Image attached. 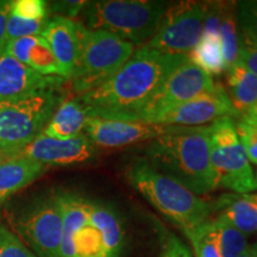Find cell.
Listing matches in <instances>:
<instances>
[{
	"mask_svg": "<svg viewBox=\"0 0 257 257\" xmlns=\"http://www.w3.org/2000/svg\"><path fill=\"white\" fill-rule=\"evenodd\" d=\"M41 36L49 43L62 69L63 78L72 79L78 61V23L62 16H55L48 21Z\"/></svg>",
	"mask_w": 257,
	"mask_h": 257,
	"instance_id": "2e32d148",
	"label": "cell"
},
{
	"mask_svg": "<svg viewBox=\"0 0 257 257\" xmlns=\"http://www.w3.org/2000/svg\"><path fill=\"white\" fill-rule=\"evenodd\" d=\"M46 166L18 154H0V206L40 178Z\"/></svg>",
	"mask_w": 257,
	"mask_h": 257,
	"instance_id": "ac0fdd59",
	"label": "cell"
},
{
	"mask_svg": "<svg viewBox=\"0 0 257 257\" xmlns=\"http://www.w3.org/2000/svg\"><path fill=\"white\" fill-rule=\"evenodd\" d=\"M211 165L217 188L224 187L239 194L257 189L252 168L231 117L211 124Z\"/></svg>",
	"mask_w": 257,
	"mask_h": 257,
	"instance_id": "52a82bcc",
	"label": "cell"
},
{
	"mask_svg": "<svg viewBox=\"0 0 257 257\" xmlns=\"http://www.w3.org/2000/svg\"><path fill=\"white\" fill-rule=\"evenodd\" d=\"M236 4L242 46L257 47V0H244Z\"/></svg>",
	"mask_w": 257,
	"mask_h": 257,
	"instance_id": "4316f807",
	"label": "cell"
},
{
	"mask_svg": "<svg viewBox=\"0 0 257 257\" xmlns=\"http://www.w3.org/2000/svg\"><path fill=\"white\" fill-rule=\"evenodd\" d=\"M5 54L15 57L42 75L63 78L62 69L44 37L29 36L9 42Z\"/></svg>",
	"mask_w": 257,
	"mask_h": 257,
	"instance_id": "e0dca14e",
	"label": "cell"
},
{
	"mask_svg": "<svg viewBox=\"0 0 257 257\" xmlns=\"http://www.w3.org/2000/svg\"><path fill=\"white\" fill-rule=\"evenodd\" d=\"M240 118H248V119H251V120L256 121V123H257V104L253 106V107L248 112V113H246L245 115H243V117H240Z\"/></svg>",
	"mask_w": 257,
	"mask_h": 257,
	"instance_id": "8d00e7d4",
	"label": "cell"
},
{
	"mask_svg": "<svg viewBox=\"0 0 257 257\" xmlns=\"http://www.w3.org/2000/svg\"><path fill=\"white\" fill-rule=\"evenodd\" d=\"M12 2H0V56L5 54L6 44V27H8V19L11 14Z\"/></svg>",
	"mask_w": 257,
	"mask_h": 257,
	"instance_id": "836d02e7",
	"label": "cell"
},
{
	"mask_svg": "<svg viewBox=\"0 0 257 257\" xmlns=\"http://www.w3.org/2000/svg\"><path fill=\"white\" fill-rule=\"evenodd\" d=\"M236 117H243L257 104V76L240 62L226 70V89Z\"/></svg>",
	"mask_w": 257,
	"mask_h": 257,
	"instance_id": "ffe728a7",
	"label": "cell"
},
{
	"mask_svg": "<svg viewBox=\"0 0 257 257\" xmlns=\"http://www.w3.org/2000/svg\"><path fill=\"white\" fill-rule=\"evenodd\" d=\"M238 257H257V244L246 246V249Z\"/></svg>",
	"mask_w": 257,
	"mask_h": 257,
	"instance_id": "d590c367",
	"label": "cell"
},
{
	"mask_svg": "<svg viewBox=\"0 0 257 257\" xmlns=\"http://www.w3.org/2000/svg\"><path fill=\"white\" fill-rule=\"evenodd\" d=\"M207 3L185 2L167 9L148 46L170 55H188L204 30Z\"/></svg>",
	"mask_w": 257,
	"mask_h": 257,
	"instance_id": "30bf717a",
	"label": "cell"
},
{
	"mask_svg": "<svg viewBox=\"0 0 257 257\" xmlns=\"http://www.w3.org/2000/svg\"><path fill=\"white\" fill-rule=\"evenodd\" d=\"M42 165H73L85 162L94 155V146L86 135L56 140L41 134L34 141L16 153Z\"/></svg>",
	"mask_w": 257,
	"mask_h": 257,
	"instance_id": "5bb4252c",
	"label": "cell"
},
{
	"mask_svg": "<svg viewBox=\"0 0 257 257\" xmlns=\"http://www.w3.org/2000/svg\"><path fill=\"white\" fill-rule=\"evenodd\" d=\"M144 159L194 194H207L217 189L211 165V124L169 126L146 147Z\"/></svg>",
	"mask_w": 257,
	"mask_h": 257,
	"instance_id": "7a4b0ae2",
	"label": "cell"
},
{
	"mask_svg": "<svg viewBox=\"0 0 257 257\" xmlns=\"http://www.w3.org/2000/svg\"><path fill=\"white\" fill-rule=\"evenodd\" d=\"M22 242L29 244L38 257H60L62 239V210L57 194L37 198L14 220Z\"/></svg>",
	"mask_w": 257,
	"mask_h": 257,
	"instance_id": "ba28073f",
	"label": "cell"
},
{
	"mask_svg": "<svg viewBox=\"0 0 257 257\" xmlns=\"http://www.w3.org/2000/svg\"><path fill=\"white\" fill-rule=\"evenodd\" d=\"M187 59L143 44L117 73L100 86L80 96L89 115L135 120L169 74Z\"/></svg>",
	"mask_w": 257,
	"mask_h": 257,
	"instance_id": "6da1fadb",
	"label": "cell"
},
{
	"mask_svg": "<svg viewBox=\"0 0 257 257\" xmlns=\"http://www.w3.org/2000/svg\"><path fill=\"white\" fill-rule=\"evenodd\" d=\"M63 230L60 257H110L98 227L89 220L91 200L60 193Z\"/></svg>",
	"mask_w": 257,
	"mask_h": 257,
	"instance_id": "9c48e42d",
	"label": "cell"
},
{
	"mask_svg": "<svg viewBox=\"0 0 257 257\" xmlns=\"http://www.w3.org/2000/svg\"><path fill=\"white\" fill-rule=\"evenodd\" d=\"M62 81L63 78L60 76L42 75L9 54L0 56V101L57 89Z\"/></svg>",
	"mask_w": 257,
	"mask_h": 257,
	"instance_id": "9a60e30c",
	"label": "cell"
},
{
	"mask_svg": "<svg viewBox=\"0 0 257 257\" xmlns=\"http://www.w3.org/2000/svg\"><path fill=\"white\" fill-rule=\"evenodd\" d=\"M255 179H256V185H257V175H256V178H255Z\"/></svg>",
	"mask_w": 257,
	"mask_h": 257,
	"instance_id": "74e56055",
	"label": "cell"
},
{
	"mask_svg": "<svg viewBox=\"0 0 257 257\" xmlns=\"http://www.w3.org/2000/svg\"><path fill=\"white\" fill-rule=\"evenodd\" d=\"M219 35L221 48H223L225 72H226L234 64L238 63L240 48H242L234 3H232V4L231 3H223Z\"/></svg>",
	"mask_w": 257,
	"mask_h": 257,
	"instance_id": "cb8c5ba5",
	"label": "cell"
},
{
	"mask_svg": "<svg viewBox=\"0 0 257 257\" xmlns=\"http://www.w3.org/2000/svg\"><path fill=\"white\" fill-rule=\"evenodd\" d=\"M86 4H87L86 2H59L54 3L51 8L59 14L57 16H62V17L70 19L78 16Z\"/></svg>",
	"mask_w": 257,
	"mask_h": 257,
	"instance_id": "d6a6232c",
	"label": "cell"
},
{
	"mask_svg": "<svg viewBox=\"0 0 257 257\" xmlns=\"http://www.w3.org/2000/svg\"><path fill=\"white\" fill-rule=\"evenodd\" d=\"M125 178L161 213L181 226L182 231L208 220L211 204L137 157L128 163Z\"/></svg>",
	"mask_w": 257,
	"mask_h": 257,
	"instance_id": "3957f363",
	"label": "cell"
},
{
	"mask_svg": "<svg viewBox=\"0 0 257 257\" xmlns=\"http://www.w3.org/2000/svg\"><path fill=\"white\" fill-rule=\"evenodd\" d=\"M214 85L216 83L211 76L193 64L187 57L169 74L135 120L152 124L153 120L163 112L210 91Z\"/></svg>",
	"mask_w": 257,
	"mask_h": 257,
	"instance_id": "8fae6325",
	"label": "cell"
},
{
	"mask_svg": "<svg viewBox=\"0 0 257 257\" xmlns=\"http://www.w3.org/2000/svg\"><path fill=\"white\" fill-rule=\"evenodd\" d=\"M11 15L29 21L48 19V3L43 0H16L12 2Z\"/></svg>",
	"mask_w": 257,
	"mask_h": 257,
	"instance_id": "4dcf8cb0",
	"label": "cell"
},
{
	"mask_svg": "<svg viewBox=\"0 0 257 257\" xmlns=\"http://www.w3.org/2000/svg\"><path fill=\"white\" fill-rule=\"evenodd\" d=\"M193 64L204 70L208 75H219L225 70L223 48L219 34H205L202 32L193 49L187 55Z\"/></svg>",
	"mask_w": 257,
	"mask_h": 257,
	"instance_id": "603a6c76",
	"label": "cell"
},
{
	"mask_svg": "<svg viewBox=\"0 0 257 257\" xmlns=\"http://www.w3.org/2000/svg\"><path fill=\"white\" fill-rule=\"evenodd\" d=\"M184 232L191 240L197 257H221L212 220H206L191 229H186Z\"/></svg>",
	"mask_w": 257,
	"mask_h": 257,
	"instance_id": "484cf974",
	"label": "cell"
},
{
	"mask_svg": "<svg viewBox=\"0 0 257 257\" xmlns=\"http://www.w3.org/2000/svg\"><path fill=\"white\" fill-rule=\"evenodd\" d=\"M217 245L221 257H238L248 246L245 234L219 214L212 220Z\"/></svg>",
	"mask_w": 257,
	"mask_h": 257,
	"instance_id": "d4e9b609",
	"label": "cell"
},
{
	"mask_svg": "<svg viewBox=\"0 0 257 257\" xmlns=\"http://www.w3.org/2000/svg\"><path fill=\"white\" fill-rule=\"evenodd\" d=\"M0 257H38L14 232L0 225Z\"/></svg>",
	"mask_w": 257,
	"mask_h": 257,
	"instance_id": "f546056e",
	"label": "cell"
},
{
	"mask_svg": "<svg viewBox=\"0 0 257 257\" xmlns=\"http://www.w3.org/2000/svg\"><path fill=\"white\" fill-rule=\"evenodd\" d=\"M56 89L0 101V154L16 153L43 133L59 106Z\"/></svg>",
	"mask_w": 257,
	"mask_h": 257,
	"instance_id": "8992f818",
	"label": "cell"
},
{
	"mask_svg": "<svg viewBox=\"0 0 257 257\" xmlns=\"http://www.w3.org/2000/svg\"><path fill=\"white\" fill-rule=\"evenodd\" d=\"M225 117H236L226 91L220 83L201 94L163 112L152 125L163 126H205Z\"/></svg>",
	"mask_w": 257,
	"mask_h": 257,
	"instance_id": "7c38bea8",
	"label": "cell"
},
{
	"mask_svg": "<svg viewBox=\"0 0 257 257\" xmlns=\"http://www.w3.org/2000/svg\"><path fill=\"white\" fill-rule=\"evenodd\" d=\"M168 8L163 2L104 0L87 3L81 12L89 30L107 31L141 47L156 34Z\"/></svg>",
	"mask_w": 257,
	"mask_h": 257,
	"instance_id": "277c9868",
	"label": "cell"
},
{
	"mask_svg": "<svg viewBox=\"0 0 257 257\" xmlns=\"http://www.w3.org/2000/svg\"><path fill=\"white\" fill-rule=\"evenodd\" d=\"M49 19L43 21H29V19L19 18L17 16L10 14L6 27V40L8 43L18 38L29 36H41L42 32L47 27Z\"/></svg>",
	"mask_w": 257,
	"mask_h": 257,
	"instance_id": "83f0119b",
	"label": "cell"
},
{
	"mask_svg": "<svg viewBox=\"0 0 257 257\" xmlns=\"http://www.w3.org/2000/svg\"><path fill=\"white\" fill-rule=\"evenodd\" d=\"M160 257H193L189 250L181 243L178 237L172 233L163 234L162 249H161Z\"/></svg>",
	"mask_w": 257,
	"mask_h": 257,
	"instance_id": "1f68e13d",
	"label": "cell"
},
{
	"mask_svg": "<svg viewBox=\"0 0 257 257\" xmlns=\"http://www.w3.org/2000/svg\"><path fill=\"white\" fill-rule=\"evenodd\" d=\"M89 220L98 227L110 257H120L125 245V231L121 218L111 205L91 201Z\"/></svg>",
	"mask_w": 257,
	"mask_h": 257,
	"instance_id": "44dd1931",
	"label": "cell"
},
{
	"mask_svg": "<svg viewBox=\"0 0 257 257\" xmlns=\"http://www.w3.org/2000/svg\"><path fill=\"white\" fill-rule=\"evenodd\" d=\"M169 126L146 124L136 120L114 119L89 115L86 123V136L93 146L100 148H121L148 140H155Z\"/></svg>",
	"mask_w": 257,
	"mask_h": 257,
	"instance_id": "4fadbf2b",
	"label": "cell"
},
{
	"mask_svg": "<svg viewBox=\"0 0 257 257\" xmlns=\"http://www.w3.org/2000/svg\"><path fill=\"white\" fill-rule=\"evenodd\" d=\"M79 51L72 76L75 91H92L111 78L133 56L134 44L104 30L78 23Z\"/></svg>",
	"mask_w": 257,
	"mask_h": 257,
	"instance_id": "5b68a950",
	"label": "cell"
},
{
	"mask_svg": "<svg viewBox=\"0 0 257 257\" xmlns=\"http://www.w3.org/2000/svg\"><path fill=\"white\" fill-rule=\"evenodd\" d=\"M88 118V108L80 99H66L57 106L42 134L56 140H70L82 134Z\"/></svg>",
	"mask_w": 257,
	"mask_h": 257,
	"instance_id": "d6986e66",
	"label": "cell"
},
{
	"mask_svg": "<svg viewBox=\"0 0 257 257\" xmlns=\"http://www.w3.org/2000/svg\"><path fill=\"white\" fill-rule=\"evenodd\" d=\"M234 127L249 162L257 165V123L248 118H239Z\"/></svg>",
	"mask_w": 257,
	"mask_h": 257,
	"instance_id": "f1b7e54d",
	"label": "cell"
},
{
	"mask_svg": "<svg viewBox=\"0 0 257 257\" xmlns=\"http://www.w3.org/2000/svg\"><path fill=\"white\" fill-rule=\"evenodd\" d=\"M252 74L257 76V47L242 46L239 54V61Z\"/></svg>",
	"mask_w": 257,
	"mask_h": 257,
	"instance_id": "e575fe53",
	"label": "cell"
},
{
	"mask_svg": "<svg viewBox=\"0 0 257 257\" xmlns=\"http://www.w3.org/2000/svg\"><path fill=\"white\" fill-rule=\"evenodd\" d=\"M234 227L244 234L257 232V195L226 194L216 204Z\"/></svg>",
	"mask_w": 257,
	"mask_h": 257,
	"instance_id": "7402d4cb",
	"label": "cell"
}]
</instances>
